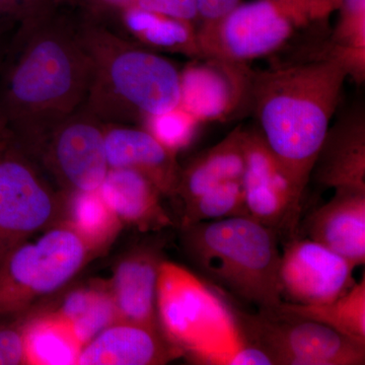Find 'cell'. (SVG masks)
<instances>
[{"label":"cell","instance_id":"obj_15","mask_svg":"<svg viewBox=\"0 0 365 365\" xmlns=\"http://www.w3.org/2000/svg\"><path fill=\"white\" fill-rule=\"evenodd\" d=\"M109 169H131L148 178L163 196H176L180 169L176 153L158 143L145 129L104 127Z\"/></svg>","mask_w":365,"mask_h":365},{"label":"cell","instance_id":"obj_30","mask_svg":"<svg viewBox=\"0 0 365 365\" xmlns=\"http://www.w3.org/2000/svg\"><path fill=\"white\" fill-rule=\"evenodd\" d=\"M134 6L190 23L198 21L196 0H135Z\"/></svg>","mask_w":365,"mask_h":365},{"label":"cell","instance_id":"obj_27","mask_svg":"<svg viewBox=\"0 0 365 365\" xmlns=\"http://www.w3.org/2000/svg\"><path fill=\"white\" fill-rule=\"evenodd\" d=\"M248 215L241 180L228 181L185 204L182 227Z\"/></svg>","mask_w":365,"mask_h":365},{"label":"cell","instance_id":"obj_19","mask_svg":"<svg viewBox=\"0 0 365 365\" xmlns=\"http://www.w3.org/2000/svg\"><path fill=\"white\" fill-rule=\"evenodd\" d=\"M98 191L122 223L141 230H160L172 225L160 203L163 194L148 177L135 170L109 169Z\"/></svg>","mask_w":365,"mask_h":365},{"label":"cell","instance_id":"obj_7","mask_svg":"<svg viewBox=\"0 0 365 365\" xmlns=\"http://www.w3.org/2000/svg\"><path fill=\"white\" fill-rule=\"evenodd\" d=\"M93 249L68 225L23 242L0 265V321H14L43 297L66 287Z\"/></svg>","mask_w":365,"mask_h":365},{"label":"cell","instance_id":"obj_24","mask_svg":"<svg viewBox=\"0 0 365 365\" xmlns=\"http://www.w3.org/2000/svg\"><path fill=\"white\" fill-rule=\"evenodd\" d=\"M71 322L83 343L118 322L116 306L108 283L72 290L56 312Z\"/></svg>","mask_w":365,"mask_h":365},{"label":"cell","instance_id":"obj_22","mask_svg":"<svg viewBox=\"0 0 365 365\" xmlns=\"http://www.w3.org/2000/svg\"><path fill=\"white\" fill-rule=\"evenodd\" d=\"M125 28L148 47L202 56L193 23L153 13L136 6L122 9Z\"/></svg>","mask_w":365,"mask_h":365},{"label":"cell","instance_id":"obj_32","mask_svg":"<svg viewBox=\"0 0 365 365\" xmlns=\"http://www.w3.org/2000/svg\"><path fill=\"white\" fill-rule=\"evenodd\" d=\"M242 4V0H196L201 26L213 25L223 20Z\"/></svg>","mask_w":365,"mask_h":365},{"label":"cell","instance_id":"obj_20","mask_svg":"<svg viewBox=\"0 0 365 365\" xmlns=\"http://www.w3.org/2000/svg\"><path fill=\"white\" fill-rule=\"evenodd\" d=\"M242 138L244 128L235 127L220 143L181 170L176 196L187 204L222 182L242 180L245 170Z\"/></svg>","mask_w":365,"mask_h":365},{"label":"cell","instance_id":"obj_25","mask_svg":"<svg viewBox=\"0 0 365 365\" xmlns=\"http://www.w3.org/2000/svg\"><path fill=\"white\" fill-rule=\"evenodd\" d=\"M71 194L67 225L93 250L107 244L119 232L122 223L119 218L108 207L98 190Z\"/></svg>","mask_w":365,"mask_h":365},{"label":"cell","instance_id":"obj_23","mask_svg":"<svg viewBox=\"0 0 365 365\" xmlns=\"http://www.w3.org/2000/svg\"><path fill=\"white\" fill-rule=\"evenodd\" d=\"M279 307L288 313L328 326L346 337L365 345L364 276L345 294L327 304L304 306L282 302Z\"/></svg>","mask_w":365,"mask_h":365},{"label":"cell","instance_id":"obj_31","mask_svg":"<svg viewBox=\"0 0 365 365\" xmlns=\"http://www.w3.org/2000/svg\"><path fill=\"white\" fill-rule=\"evenodd\" d=\"M59 0H0V21H24L34 14L57 6Z\"/></svg>","mask_w":365,"mask_h":365},{"label":"cell","instance_id":"obj_28","mask_svg":"<svg viewBox=\"0 0 365 365\" xmlns=\"http://www.w3.org/2000/svg\"><path fill=\"white\" fill-rule=\"evenodd\" d=\"M145 130L168 150L176 153L193 140L200 122L193 115L178 106L175 109L148 118Z\"/></svg>","mask_w":365,"mask_h":365},{"label":"cell","instance_id":"obj_5","mask_svg":"<svg viewBox=\"0 0 365 365\" xmlns=\"http://www.w3.org/2000/svg\"><path fill=\"white\" fill-rule=\"evenodd\" d=\"M158 324L182 353L205 364L228 365L246 344L234 312L187 269L162 262L157 290Z\"/></svg>","mask_w":365,"mask_h":365},{"label":"cell","instance_id":"obj_16","mask_svg":"<svg viewBox=\"0 0 365 365\" xmlns=\"http://www.w3.org/2000/svg\"><path fill=\"white\" fill-rule=\"evenodd\" d=\"M309 239L339 254L355 268L365 263V192L338 190L306 223Z\"/></svg>","mask_w":365,"mask_h":365},{"label":"cell","instance_id":"obj_21","mask_svg":"<svg viewBox=\"0 0 365 365\" xmlns=\"http://www.w3.org/2000/svg\"><path fill=\"white\" fill-rule=\"evenodd\" d=\"M24 339L26 364H78L83 347L71 322L56 312L26 322Z\"/></svg>","mask_w":365,"mask_h":365},{"label":"cell","instance_id":"obj_3","mask_svg":"<svg viewBox=\"0 0 365 365\" xmlns=\"http://www.w3.org/2000/svg\"><path fill=\"white\" fill-rule=\"evenodd\" d=\"M93 62L83 109L101 122H144L180 105V71L109 30L81 24Z\"/></svg>","mask_w":365,"mask_h":365},{"label":"cell","instance_id":"obj_1","mask_svg":"<svg viewBox=\"0 0 365 365\" xmlns=\"http://www.w3.org/2000/svg\"><path fill=\"white\" fill-rule=\"evenodd\" d=\"M91 72L81 24L59 16L56 6L21 21L0 67V137L33 157L83 108Z\"/></svg>","mask_w":365,"mask_h":365},{"label":"cell","instance_id":"obj_11","mask_svg":"<svg viewBox=\"0 0 365 365\" xmlns=\"http://www.w3.org/2000/svg\"><path fill=\"white\" fill-rule=\"evenodd\" d=\"M242 146L245 170L241 181L248 216L288 240L294 237L302 197L258 128L244 129Z\"/></svg>","mask_w":365,"mask_h":365},{"label":"cell","instance_id":"obj_2","mask_svg":"<svg viewBox=\"0 0 365 365\" xmlns=\"http://www.w3.org/2000/svg\"><path fill=\"white\" fill-rule=\"evenodd\" d=\"M348 76L347 62L332 46L313 58L255 72L259 131L302 198Z\"/></svg>","mask_w":365,"mask_h":365},{"label":"cell","instance_id":"obj_8","mask_svg":"<svg viewBox=\"0 0 365 365\" xmlns=\"http://www.w3.org/2000/svg\"><path fill=\"white\" fill-rule=\"evenodd\" d=\"M246 344L263 350L273 365H364L365 345L279 306L256 314L234 312Z\"/></svg>","mask_w":365,"mask_h":365},{"label":"cell","instance_id":"obj_18","mask_svg":"<svg viewBox=\"0 0 365 365\" xmlns=\"http://www.w3.org/2000/svg\"><path fill=\"white\" fill-rule=\"evenodd\" d=\"M322 186L365 192V123L351 115L329 129L313 170Z\"/></svg>","mask_w":365,"mask_h":365},{"label":"cell","instance_id":"obj_6","mask_svg":"<svg viewBox=\"0 0 365 365\" xmlns=\"http://www.w3.org/2000/svg\"><path fill=\"white\" fill-rule=\"evenodd\" d=\"M340 0H255L197 32L201 54L249 63L284 47L300 32L327 20Z\"/></svg>","mask_w":365,"mask_h":365},{"label":"cell","instance_id":"obj_17","mask_svg":"<svg viewBox=\"0 0 365 365\" xmlns=\"http://www.w3.org/2000/svg\"><path fill=\"white\" fill-rule=\"evenodd\" d=\"M162 262L155 250L141 248L118 263L112 279L108 282L118 321L160 329L157 290Z\"/></svg>","mask_w":365,"mask_h":365},{"label":"cell","instance_id":"obj_4","mask_svg":"<svg viewBox=\"0 0 365 365\" xmlns=\"http://www.w3.org/2000/svg\"><path fill=\"white\" fill-rule=\"evenodd\" d=\"M182 246L216 284L258 309L283 302L278 284L279 235L248 215L182 227Z\"/></svg>","mask_w":365,"mask_h":365},{"label":"cell","instance_id":"obj_33","mask_svg":"<svg viewBox=\"0 0 365 365\" xmlns=\"http://www.w3.org/2000/svg\"><path fill=\"white\" fill-rule=\"evenodd\" d=\"M228 365H273L272 360L263 350L245 344L234 353Z\"/></svg>","mask_w":365,"mask_h":365},{"label":"cell","instance_id":"obj_34","mask_svg":"<svg viewBox=\"0 0 365 365\" xmlns=\"http://www.w3.org/2000/svg\"><path fill=\"white\" fill-rule=\"evenodd\" d=\"M98 4H103V6L112 7V9H122L126 7L133 6L135 0H96Z\"/></svg>","mask_w":365,"mask_h":365},{"label":"cell","instance_id":"obj_26","mask_svg":"<svg viewBox=\"0 0 365 365\" xmlns=\"http://www.w3.org/2000/svg\"><path fill=\"white\" fill-rule=\"evenodd\" d=\"M339 21L332 46L344 56L350 76L364 81L365 71V0H340Z\"/></svg>","mask_w":365,"mask_h":365},{"label":"cell","instance_id":"obj_9","mask_svg":"<svg viewBox=\"0 0 365 365\" xmlns=\"http://www.w3.org/2000/svg\"><path fill=\"white\" fill-rule=\"evenodd\" d=\"M29 158L0 137V265L16 247L52 225L61 209Z\"/></svg>","mask_w":365,"mask_h":365},{"label":"cell","instance_id":"obj_14","mask_svg":"<svg viewBox=\"0 0 365 365\" xmlns=\"http://www.w3.org/2000/svg\"><path fill=\"white\" fill-rule=\"evenodd\" d=\"M182 354L160 329L118 321L83 345L78 364H165Z\"/></svg>","mask_w":365,"mask_h":365},{"label":"cell","instance_id":"obj_29","mask_svg":"<svg viewBox=\"0 0 365 365\" xmlns=\"http://www.w3.org/2000/svg\"><path fill=\"white\" fill-rule=\"evenodd\" d=\"M0 321V365L26 364L24 324Z\"/></svg>","mask_w":365,"mask_h":365},{"label":"cell","instance_id":"obj_12","mask_svg":"<svg viewBox=\"0 0 365 365\" xmlns=\"http://www.w3.org/2000/svg\"><path fill=\"white\" fill-rule=\"evenodd\" d=\"M180 72V107L204 122L227 121L252 107L255 71L248 63L199 56Z\"/></svg>","mask_w":365,"mask_h":365},{"label":"cell","instance_id":"obj_13","mask_svg":"<svg viewBox=\"0 0 365 365\" xmlns=\"http://www.w3.org/2000/svg\"><path fill=\"white\" fill-rule=\"evenodd\" d=\"M354 269L324 245L292 237L285 242L278 268L281 299L304 306L332 302L354 284Z\"/></svg>","mask_w":365,"mask_h":365},{"label":"cell","instance_id":"obj_10","mask_svg":"<svg viewBox=\"0 0 365 365\" xmlns=\"http://www.w3.org/2000/svg\"><path fill=\"white\" fill-rule=\"evenodd\" d=\"M104 125L83 108L57 125L36 150L53 176L71 193L96 191L109 170Z\"/></svg>","mask_w":365,"mask_h":365}]
</instances>
